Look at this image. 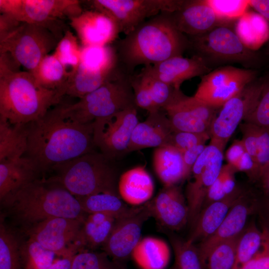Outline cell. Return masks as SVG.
Wrapping results in <instances>:
<instances>
[{"instance_id":"6da1fadb","label":"cell","mask_w":269,"mask_h":269,"mask_svg":"<svg viewBox=\"0 0 269 269\" xmlns=\"http://www.w3.org/2000/svg\"><path fill=\"white\" fill-rule=\"evenodd\" d=\"M93 123L82 124L64 116L60 106L28 125L25 154L39 171L93 151Z\"/></svg>"},{"instance_id":"7a4b0ae2","label":"cell","mask_w":269,"mask_h":269,"mask_svg":"<svg viewBox=\"0 0 269 269\" xmlns=\"http://www.w3.org/2000/svg\"><path fill=\"white\" fill-rule=\"evenodd\" d=\"M189 40L175 25L169 12H161L118 41L115 47L120 66L130 74L137 66L154 65L182 56Z\"/></svg>"},{"instance_id":"3957f363","label":"cell","mask_w":269,"mask_h":269,"mask_svg":"<svg viewBox=\"0 0 269 269\" xmlns=\"http://www.w3.org/2000/svg\"><path fill=\"white\" fill-rule=\"evenodd\" d=\"M1 203L17 220L29 228L52 217L85 219L87 217L78 198L49 179L37 178Z\"/></svg>"},{"instance_id":"277c9868","label":"cell","mask_w":269,"mask_h":269,"mask_svg":"<svg viewBox=\"0 0 269 269\" xmlns=\"http://www.w3.org/2000/svg\"><path fill=\"white\" fill-rule=\"evenodd\" d=\"M64 95L41 87L27 71L0 72V119L28 125L43 117Z\"/></svg>"},{"instance_id":"5b68a950","label":"cell","mask_w":269,"mask_h":269,"mask_svg":"<svg viewBox=\"0 0 269 269\" xmlns=\"http://www.w3.org/2000/svg\"><path fill=\"white\" fill-rule=\"evenodd\" d=\"M130 75L120 68L100 87L77 102L60 106L61 113L76 122L86 124L126 109L137 107Z\"/></svg>"},{"instance_id":"8992f818","label":"cell","mask_w":269,"mask_h":269,"mask_svg":"<svg viewBox=\"0 0 269 269\" xmlns=\"http://www.w3.org/2000/svg\"><path fill=\"white\" fill-rule=\"evenodd\" d=\"M108 159L103 153H87L54 166L55 175L49 179L77 198L100 192L117 193L115 174Z\"/></svg>"},{"instance_id":"52a82bcc","label":"cell","mask_w":269,"mask_h":269,"mask_svg":"<svg viewBox=\"0 0 269 269\" xmlns=\"http://www.w3.org/2000/svg\"><path fill=\"white\" fill-rule=\"evenodd\" d=\"M0 11L20 22L43 26L60 40L68 30L61 20L77 16L83 10L77 0H0Z\"/></svg>"},{"instance_id":"ba28073f","label":"cell","mask_w":269,"mask_h":269,"mask_svg":"<svg viewBox=\"0 0 269 269\" xmlns=\"http://www.w3.org/2000/svg\"><path fill=\"white\" fill-rule=\"evenodd\" d=\"M60 39L40 25L22 22L10 34L0 41V53H9L16 62L32 73Z\"/></svg>"},{"instance_id":"9c48e42d","label":"cell","mask_w":269,"mask_h":269,"mask_svg":"<svg viewBox=\"0 0 269 269\" xmlns=\"http://www.w3.org/2000/svg\"><path fill=\"white\" fill-rule=\"evenodd\" d=\"M191 38L189 47L209 67L211 64L228 62L248 64L255 60V53L243 44L235 30L227 24L218 25Z\"/></svg>"},{"instance_id":"30bf717a","label":"cell","mask_w":269,"mask_h":269,"mask_svg":"<svg viewBox=\"0 0 269 269\" xmlns=\"http://www.w3.org/2000/svg\"><path fill=\"white\" fill-rule=\"evenodd\" d=\"M85 220L52 217L28 228L27 233L58 257L74 256L87 247L82 232Z\"/></svg>"},{"instance_id":"8fae6325","label":"cell","mask_w":269,"mask_h":269,"mask_svg":"<svg viewBox=\"0 0 269 269\" xmlns=\"http://www.w3.org/2000/svg\"><path fill=\"white\" fill-rule=\"evenodd\" d=\"M95 10L112 18L121 32L126 35L138 26L161 12L178 10L184 0H94L90 1Z\"/></svg>"},{"instance_id":"7c38bea8","label":"cell","mask_w":269,"mask_h":269,"mask_svg":"<svg viewBox=\"0 0 269 269\" xmlns=\"http://www.w3.org/2000/svg\"><path fill=\"white\" fill-rule=\"evenodd\" d=\"M264 81L255 80L220 108L210 127V143L224 150L237 128L255 108Z\"/></svg>"},{"instance_id":"4fadbf2b","label":"cell","mask_w":269,"mask_h":269,"mask_svg":"<svg viewBox=\"0 0 269 269\" xmlns=\"http://www.w3.org/2000/svg\"><path fill=\"white\" fill-rule=\"evenodd\" d=\"M256 70L232 66H221L201 76L196 98L219 109L256 80Z\"/></svg>"},{"instance_id":"5bb4252c","label":"cell","mask_w":269,"mask_h":269,"mask_svg":"<svg viewBox=\"0 0 269 269\" xmlns=\"http://www.w3.org/2000/svg\"><path fill=\"white\" fill-rule=\"evenodd\" d=\"M224 150L215 144L206 146L192 168L193 180L186 187L189 208V222L195 224L201 210L207 192L218 177L223 166Z\"/></svg>"},{"instance_id":"9a60e30c","label":"cell","mask_w":269,"mask_h":269,"mask_svg":"<svg viewBox=\"0 0 269 269\" xmlns=\"http://www.w3.org/2000/svg\"><path fill=\"white\" fill-rule=\"evenodd\" d=\"M137 107H133L93 122V142L108 158L128 150L138 123Z\"/></svg>"},{"instance_id":"2e32d148","label":"cell","mask_w":269,"mask_h":269,"mask_svg":"<svg viewBox=\"0 0 269 269\" xmlns=\"http://www.w3.org/2000/svg\"><path fill=\"white\" fill-rule=\"evenodd\" d=\"M175 131L210 134L211 125L218 113L216 109L194 96L176 90L162 108Z\"/></svg>"},{"instance_id":"e0dca14e","label":"cell","mask_w":269,"mask_h":269,"mask_svg":"<svg viewBox=\"0 0 269 269\" xmlns=\"http://www.w3.org/2000/svg\"><path fill=\"white\" fill-rule=\"evenodd\" d=\"M152 217L147 203L137 207L128 216L117 220L114 228L103 246L104 252L122 269V264L131 256L141 239L142 225Z\"/></svg>"},{"instance_id":"ac0fdd59","label":"cell","mask_w":269,"mask_h":269,"mask_svg":"<svg viewBox=\"0 0 269 269\" xmlns=\"http://www.w3.org/2000/svg\"><path fill=\"white\" fill-rule=\"evenodd\" d=\"M259 200L246 189L232 206L223 221L209 238L197 246L205 269L210 252L221 243L240 235L246 227L249 217L258 211Z\"/></svg>"},{"instance_id":"d6986e66","label":"cell","mask_w":269,"mask_h":269,"mask_svg":"<svg viewBox=\"0 0 269 269\" xmlns=\"http://www.w3.org/2000/svg\"><path fill=\"white\" fill-rule=\"evenodd\" d=\"M82 46H106L115 41L120 33L116 21L107 14L97 10L83 11L70 19Z\"/></svg>"},{"instance_id":"ffe728a7","label":"cell","mask_w":269,"mask_h":269,"mask_svg":"<svg viewBox=\"0 0 269 269\" xmlns=\"http://www.w3.org/2000/svg\"><path fill=\"white\" fill-rule=\"evenodd\" d=\"M151 216L163 227L173 231L183 229L189 222V208L181 188L164 186L146 202Z\"/></svg>"},{"instance_id":"44dd1931","label":"cell","mask_w":269,"mask_h":269,"mask_svg":"<svg viewBox=\"0 0 269 269\" xmlns=\"http://www.w3.org/2000/svg\"><path fill=\"white\" fill-rule=\"evenodd\" d=\"M152 75L176 89L185 81L202 76L211 71L205 61L198 55L190 58L178 56L154 65L144 67Z\"/></svg>"},{"instance_id":"7402d4cb","label":"cell","mask_w":269,"mask_h":269,"mask_svg":"<svg viewBox=\"0 0 269 269\" xmlns=\"http://www.w3.org/2000/svg\"><path fill=\"white\" fill-rule=\"evenodd\" d=\"M170 14L176 28L191 37L202 35L223 24L207 0H184L178 10Z\"/></svg>"},{"instance_id":"603a6c76","label":"cell","mask_w":269,"mask_h":269,"mask_svg":"<svg viewBox=\"0 0 269 269\" xmlns=\"http://www.w3.org/2000/svg\"><path fill=\"white\" fill-rule=\"evenodd\" d=\"M174 131L165 113L160 110L150 113L134 129L127 151L168 145Z\"/></svg>"},{"instance_id":"cb8c5ba5","label":"cell","mask_w":269,"mask_h":269,"mask_svg":"<svg viewBox=\"0 0 269 269\" xmlns=\"http://www.w3.org/2000/svg\"><path fill=\"white\" fill-rule=\"evenodd\" d=\"M245 190L238 186L234 192L224 199L213 202L204 208L193 226L192 232L187 240L195 244L198 241H203L211 236Z\"/></svg>"},{"instance_id":"d4e9b609","label":"cell","mask_w":269,"mask_h":269,"mask_svg":"<svg viewBox=\"0 0 269 269\" xmlns=\"http://www.w3.org/2000/svg\"><path fill=\"white\" fill-rule=\"evenodd\" d=\"M39 170L27 157L0 161V202L36 178Z\"/></svg>"},{"instance_id":"484cf974","label":"cell","mask_w":269,"mask_h":269,"mask_svg":"<svg viewBox=\"0 0 269 269\" xmlns=\"http://www.w3.org/2000/svg\"><path fill=\"white\" fill-rule=\"evenodd\" d=\"M118 189L119 196L125 202L137 206L149 201L153 195L154 186L145 166H138L121 175Z\"/></svg>"},{"instance_id":"4316f807","label":"cell","mask_w":269,"mask_h":269,"mask_svg":"<svg viewBox=\"0 0 269 269\" xmlns=\"http://www.w3.org/2000/svg\"><path fill=\"white\" fill-rule=\"evenodd\" d=\"M154 171L164 186L177 185L189 176L182 152L171 145L156 148L153 152Z\"/></svg>"},{"instance_id":"83f0119b","label":"cell","mask_w":269,"mask_h":269,"mask_svg":"<svg viewBox=\"0 0 269 269\" xmlns=\"http://www.w3.org/2000/svg\"><path fill=\"white\" fill-rule=\"evenodd\" d=\"M131 257L140 269H165L169 262L170 251L163 240L146 237L140 240Z\"/></svg>"},{"instance_id":"f1b7e54d","label":"cell","mask_w":269,"mask_h":269,"mask_svg":"<svg viewBox=\"0 0 269 269\" xmlns=\"http://www.w3.org/2000/svg\"><path fill=\"white\" fill-rule=\"evenodd\" d=\"M239 129L245 150L256 162L261 178L269 167V131L245 122Z\"/></svg>"},{"instance_id":"f546056e","label":"cell","mask_w":269,"mask_h":269,"mask_svg":"<svg viewBox=\"0 0 269 269\" xmlns=\"http://www.w3.org/2000/svg\"><path fill=\"white\" fill-rule=\"evenodd\" d=\"M235 31L243 44L252 51L269 38V24L257 12L247 11L237 20Z\"/></svg>"},{"instance_id":"4dcf8cb0","label":"cell","mask_w":269,"mask_h":269,"mask_svg":"<svg viewBox=\"0 0 269 269\" xmlns=\"http://www.w3.org/2000/svg\"><path fill=\"white\" fill-rule=\"evenodd\" d=\"M120 65L110 72H94L79 65L70 71L64 86L65 95L79 99L96 90L110 79L120 69Z\"/></svg>"},{"instance_id":"1f68e13d","label":"cell","mask_w":269,"mask_h":269,"mask_svg":"<svg viewBox=\"0 0 269 269\" xmlns=\"http://www.w3.org/2000/svg\"><path fill=\"white\" fill-rule=\"evenodd\" d=\"M28 125L0 119V161L20 158L27 148Z\"/></svg>"},{"instance_id":"d6a6232c","label":"cell","mask_w":269,"mask_h":269,"mask_svg":"<svg viewBox=\"0 0 269 269\" xmlns=\"http://www.w3.org/2000/svg\"><path fill=\"white\" fill-rule=\"evenodd\" d=\"M83 211L88 214L103 213L117 220L133 213L137 207H130L117 193L100 192L84 197H78Z\"/></svg>"},{"instance_id":"836d02e7","label":"cell","mask_w":269,"mask_h":269,"mask_svg":"<svg viewBox=\"0 0 269 269\" xmlns=\"http://www.w3.org/2000/svg\"><path fill=\"white\" fill-rule=\"evenodd\" d=\"M69 73L67 68L53 53L45 56L30 73L41 87L61 91L65 95L64 86Z\"/></svg>"},{"instance_id":"e575fe53","label":"cell","mask_w":269,"mask_h":269,"mask_svg":"<svg viewBox=\"0 0 269 269\" xmlns=\"http://www.w3.org/2000/svg\"><path fill=\"white\" fill-rule=\"evenodd\" d=\"M80 66L94 72H110L119 65L116 49L110 45L82 46Z\"/></svg>"},{"instance_id":"d590c367","label":"cell","mask_w":269,"mask_h":269,"mask_svg":"<svg viewBox=\"0 0 269 269\" xmlns=\"http://www.w3.org/2000/svg\"><path fill=\"white\" fill-rule=\"evenodd\" d=\"M117 219L103 213L89 214L82 227L87 247L94 249L103 246L109 237Z\"/></svg>"},{"instance_id":"8d00e7d4","label":"cell","mask_w":269,"mask_h":269,"mask_svg":"<svg viewBox=\"0 0 269 269\" xmlns=\"http://www.w3.org/2000/svg\"><path fill=\"white\" fill-rule=\"evenodd\" d=\"M20 253L23 269H47L58 256L30 237L20 245Z\"/></svg>"},{"instance_id":"74e56055","label":"cell","mask_w":269,"mask_h":269,"mask_svg":"<svg viewBox=\"0 0 269 269\" xmlns=\"http://www.w3.org/2000/svg\"><path fill=\"white\" fill-rule=\"evenodd\" d=\"M263 239L262 230L255 223H250L239 236L233 269H240L250 260L260 249Z\"/></svg>"},{"instance_id":"f35d334b","label":"cell","mask_w":269,"mask_h":269,"mask_svg":"<svg viewBox=\"0 0 269 269\" xmlns=\"http://www.w3.org/2000/svg\"><path fill=\"white\" fill-rule=\"evenodd\" d=\"M169 239L174 253L176 269H205L194 244L173 235H170Z\"/></svg>"},{"instance_id":"ab89813d","label":"cell","mask_w":269,"mask_h":269,"mask_svg":"<svg viewBox=\"0 0 269 269\" xmlns=\"http://www.w3.org/2000/svg\"><path fill=\"white\" fill-rule=\"evenodd\" d=\"M20 244L16 236L2 223L0 225V269H23Z\"/></svg>"},{"instance_id":"60d3db41","label":"cell","mask_w":269,"mask_h":269,"mask_svg":"<svg viewBox=\"0 0 269 269\" xmlns=\"http://www.w3.org/2000/svg\"><path fill=\"white\" fill-rule=\"evenodd\" d=\"M240 235L214 248L207 257L205 269H233L237 242Z\"/></svg>"},{"instance_id":"b9f144b4","label":"cell","mask_w":269,"mask_h":269,"mask_svg":"<svg viewBox=\"0 0 269 269\" xmlns=\"http://www.w3.org/2000/svg\"><path fill=\"white\" fill-rule=\"evenodd\" d=\"M82 46L78 38L69 30H66L59 41L53 54L66 67L71 69L77 67L80 63Z\"/></svg>"},{"instance_id":"7bdbcfd3","label":"cell","mask_w":269,"mask_h":269,"mask_svg":"<svg viewBox=\"0 0 269 269\" xmlns=\"http://www.w3.org/2000/svg\"><path fill=\"white\" fill-rule=\"evenodd\" d=\"M71 269H121L104 252L82 251L73 256Z\"/></svg>"},{"instance_id":"ee69618b","label":"cell","mask_w":269,"mask_h":269,"mask_svg":"<svg viewBox=\"0 0 269 269\" xmlns=\"http://www.w3.org/2000/svg\"><path fill=\"white\" fill-rule=\"evenodd\" d=\"M207 2L223 24L237 20L249 6V0H207Z\"/></svg>"},{"instance_id":"f6af8a7d","label":"cell","mask_w":269,"mask_h":269,"mask_svg":"<svg viewBox=\"0 0 269 269\" xmlns=\"http://www.w3.org/2000/svg\"><path fill=\"white\" fill-rule=\"evenodd\" d=\"M140 74L145 79L151 93L152 100L157 110L162 108L170 101L176 90L173 87L156 78L143 67Z\"/></svg>"},{"instance_id":"bcb514c9","label":"cell","mask_w":269,"mask_h":269,"mask_svg":"<svg viewBox=\"0 0 269 269\" xmlns=\"http://www.w3.org/2000/svg\"><path fill=\"white\" fill-rule=\"evenodd\" d=\"M243 122L255 124L269 131V79L264 80L258 103Z\"/></svg>"},{"instance_id":"7dc6e473","label":"cell","mask_w":269,"mask_h":269,"mask_svg":"<svg viewBox=\"0 0 269 269\" xmlns=\"http://www.w3.org/2000/svg\"><path fill=\"white\" fill-rule=\"evenodd\" d=\"M130 81L136 106L147 111L149 113L158 111L149 87L142 76L140 73L137 75H130Z\"/></svg>"},{"instance_id":"c3c4849f","label":"cell","mask_w":269,"mask_h":269,"mask_svg":"<svg viewBox=\"0 0 269 269\" xmlns=\"http://www.w3.org/2000/svg\"><path fill=\"white\" fill-rule=\"evenodd\" d=\"M210 138V135L208 133L174 131L171 136L169 145L183 152L195 145L205 144Z\"/></svg>"},{"instance_id":"681fc988","label":"cell","mask_w":269,"mask_h":269,"mask_svg":"<svg viewBox=\"0 0 269 269\" xmlns=\"http://www.w3.org/2000/svg\"><path fill=\"white\" fill-rule=\"evenodd\" d=\"M263 239L257 253L240 269H269V229L262 224Z\"/></svg>"},{"instance_id":"f907efd6","label":"cell","mask_w":269,"mask_h":269,"mask_svg":"<svg viewBox=\"0 0 269 269\" xmlns=\"http://www.w3.org/2000/svg\"><path fill=\"white\" fill-rule=\"evenodd\" d=\"M234 168L237 172H245L252 182H258L260 179L259 168L255 160L246 151L244 153Z\"/></svg>"},{"instance_id":"816d5d0a","label":"cell","mask_w":269,"mask_h":269,"mask_svg":"<svg viewBox=\"0 0 269 269\" xmlns=\"http://www.w3.org/2000/svg\"><path fill=\"white\" fill-rule=\"evenodd\" d=\"M236 169L230 164L224 165L219 175L222 180L223 189L226 196L232 193L237 188L235 174Z\"/></svg>"},{"instance_id":"f5cc1de1","label":"cell","mask_w":269,"mask_h":269,"mask_svg":"<svg viewBox=\"0 0 269 269\" xmlns=\"http://www.w3.org/2000/svg\"><path fill=\"white\" fill-rule=\"evenodd\" d=\"M205 144L193 146L182 152L186 170L189 175L194 163L206 147Z\"/></svg>"},{"instance_id":"db71d44e","label":"cell","mask_w":269,"mask_h":269,"mask_svg":"<svg viewBox=\"0 0 269 269\" xmlns=\"http://www.w3.org/2000/svg\"><path fill=\"white\" fill-rule=\"evenodd\" d=\"M12 16L0 13V41L4 39L12 32L21 23Z\"/></svg>"},{"instance_id":"11a10c76","label":"cell","mask_w":269,"mask_h":269,"mask_svg":"<svg viewBox=\"0 0 269 269\" xmlns=\"http://www.w3.org/2000/svg\"><path fill=\"white\" fill-rule=\"evenodd\" d=\"M245 151L242 140H234L226 152L225 156L228 163L234 168Z\"/></svg>"},{"instance_id":"9f6ffc18","label":"cell","mask_w":269,"mask_h":269,"mask_svg":"<svg viewBox=\"0 0 269 269\" xmlns=\"http://www.w3.org/2000/svg\"><path fill=\"white\" fill-rule=\"evenodd\" d=\"M249 4L269 24V0H249Z\"/></svg>"},{"instance_id":"6f0895ef","label":"cell","mask_w":269,"mask_h":269,"mask_svg":"<svg viewBox=\"0 0 269 269\" xmlns=\"http://www.w3.org/2000/svg\"><path fill=\"white\" fill-rule=\"evenodd\" d=\"M258 211L261 217L262 224L269 229V196H265L259 200Z\"/></svg>"},{"instance_id":"680465c9","label":"cell","mask_w":269,"mask_h":269,"mask_svg":"<svg viewBox=\"0 0 269 269\" xmlns=\"http://www.w3.org/2000/svg\"><path fill=\"white\" fill-rule=\"evenodd\" d=\"M73 256L57 259L47 269H71Z\"/></svg>"},{"instance_id":"91938a15","label":"cell","mask_w":269,"mask_h":269,"mask_svg":"<svg viewBox=\"0 0 269 269\" xmlns=\"http://www.w3.org/2000/svg\"><path fill=\"white\" fill-rule=\"evenodd\" d=\"M258 182L260 183L264 196H269V167L263 173Z\"/></svg>"},{"instance_id":"94428289","label":"cell","mask_w":269,"mask_h":269,"mask_svg":"<svg viewBox=\"0 0 269 269\" xmlns=\"http://www.w3.org/2000/svg\"><path fill=\"white\" fill-rule=\"evenodd\" d=\"M169 269H176L175 267L174 266L173 267H172L171 268Z\"/></svg>"}]
</instances>
